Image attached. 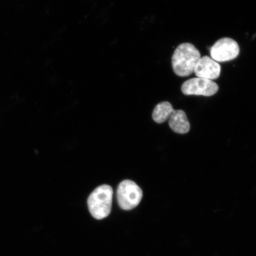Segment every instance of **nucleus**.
<instances>
[{
    "label": "nucleus",
    "instance_id": "obj_1",
    "mask_svg": "<svg viewBox=\"0 0 256 256\" xmlns=\"http://www.w3.org/2000/svg\"><path fill=\"white\" fill-rule=\"evenodd\" d=\"M201 58L200 50L190 43L178 46L172 56V69L179 76H188L194 72L195 67Z\"/></svg>",
    "mask_w": 256,
    "mask_h": 256
},
{
    "label": "nucleus",
    "instance_id": "obj_2",
    "mask_svg": "<svg viewBox=\"0 0 256 256\" xmlns=\"http://www.w3.org/2000/svg\"><path fill=\"white\" fill-rule=\"evenodd\" d=\"M113 194V188L107 184L100 186L92 192L88 198V204L92 217L102 220L110 215Z\"/></svg>",
    "mask_w": 256,
    "mask_h": 256
},
{
    "label": "nucleus",
    "instance_id": "obj_3",
    "mask_svg": "<svg viewBox=\"0 0 256 256\" xmlns=\"http://www.w3.org/2000/svg\"><path fill=\"white\" fill-rule=\"evenodd\" d=\"M143 193L135 182L126 180L121 182L117 190L119 206L124 210H129L136 208L142 200Z\"/></svg>",
    "mask_w": 256,
    "mask_h": 256
},
{
    "label": "nucleus",
    "instance_id": "obj_4",
    "mask_svg": "<svg viewBox=\"0 0 256 256\" xmlns=\"http://www.w3.org/2000/svg\"><path fill=\"white\" fill-rule=\"evenodd\" d=\"M211 58L216 62L234 60L240 53L238 44L230 38H223L216 42L210 50Z\"/></svg>",
    "mask_w": 256,
    "mask_h": 256
},
{
    "label": "nucleus",
    "instance_id": "obj_5",
    "mask_svg": "<svg viewBox=\"0 0 256 256\" xmlns=\"http://www.w3.org/2000/svg\"><path fill=\"white\" fill-rule=\"evenodd\" d=\"M182 92L185 95L204 96L210 97L218 91V85L212 80L194 78L186 81L182 86Z\"/></svg>",
    "mask_w": 256,
    "mask_h": 256
},
{
    "label": "nucleus",
    "instance_id": "obj_6",
    "mask_svg": "<svg viewBox=\"0 0 256 256\" xmlns=\"http://www.w3.org/2000/svg\"><path fill=\"white\" fill-rule=\"evenodd\" d=\"M220 70L218 62L212 58L204 56L197 63L194 72L198 78L214 80L218 78Z\"/></svg>",
    "mask_w": 256,
    "mask_h": 256
},
{
    "label": "nucleus",
    "instance_id": "obj_7",
    "mask_svg": "<svg viewBox=\"0 0 256 256\" xmlns=\"http://www.w3.org/2000/svg\"><path fill=\"white\" fill-rule=\"evenodd\" d=\"M169 126L174 132L185 134L190 129V122L186 114L182 110H176L169 118Z\"/></svg>",
    "mask_w": 256,
    "mask_h": 256
},
{
    "label": "nucleus",
    "instance_id": "obj_8",
    "mask_svg": "<svg viewBox=\"0 0 256 256\" xmlns=\"http://www.w3.org/2000/svg\"><path fill=\"white\" fill-rule=\"evenodd\" d=\"M174 111L170 103L162 102L156 106L152 112V118L156 122L162 124L170 118Z\"/></svg>",
    "mask_w": 256,
    "mask_h": 256
}]
</instances>
